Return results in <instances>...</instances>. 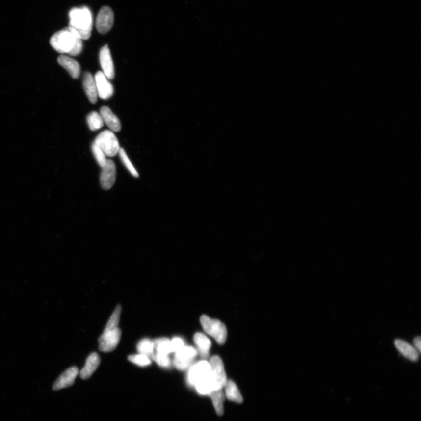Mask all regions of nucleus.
I'll return each mask as SVG.
<instances>
[{
	"mask_svg": "<svg viewBox=\"0 0 421 421\" xmlns=\"http://www.w3.org/2000/svg\"><path fill=\"white\" fill-rule=\"evenodd\" d=\"M50 44L58 53L76 56L83 50V42L74 29L70 28L60 30L52 36Z\"/></svg>",
	"mask_w": 421,
	"mask_h": 421,
	"instance_id": "obj_1",
	"label": "nucleus"
},
{
	"mask_svg": "<svg viewBox=\"0 0 421 421\" xmlns=\"http://www.w3.org/2000/svg\"><path fill=\"white\" fill-rule=\"evenodd\" d=\"M69 27L77 32L82 40L90 39L93 29L92 14L87 7L73 8L69 13Z\"/></svg>",
	"mask_w": 421,
	"mask_h": 421,
	"instance_id": "obj_2",
	"label": "nucleus"
},
{
	"mask_svg": "<svg viewBox=\"0 0 421 421\" xmlns=\"http://www.w3.org/2000/svg\"><path fill=\"white\" fill-rule=\"evenodd\" d=\"M210 371L209 363L203 361L191 366L188 371L189 384L196 387L197 391L201 395H209L212 391Z\"/></svg>",
	"mask_w": 421,
	"mask_h": 421,
	"instance_id": "obj_3",
	"label": "nucleus"
},
{
	"mask_svg": "<svg viewBox=\"0 0 421 421\" xmlns=\"http://www.w3.org/2000/svg\"><path fill=\"white\" fill-rule=\"evenodd\" d=\"M200 322L204 331L214 338L216 342L219 344L225 343L227 338V329L223 323L205 315L201 317Z\"/></svg>",
	"mask_w": 421,
	"mask_h": 421,
	"instance_id": "obj_4",
	"label": "nucleus"
},
{
	"mask_svg": "<svg viewBox=\"0 0 421 421\" xmlns=\"http://www.w3.org/2000/svg\"><path fill=\"white\" fill-rule=\"evenodd\" d=\"M94 143L108 157H115L120 149L117 137L112 131L109 130H105L101 132L96 137Z\"/></svg>",
	"mask_w": 421,
	"mask_h": 421,
	"instance_id": "obj_5",
	"label": "nucleus"
},
{
	"mask_svg": "<svg viewBox=\"0 0 421 421\" xmlns=\"http://www.w3.org/2000/svg\"><path fill=\"white\" fill-rule=\"evenodd\" d=\"M209 364L210 368V376L212 383V391L222 390L228 381L223 362L219 356H214L210 359Z\"/></svg>",
	"mask_w": 421,
	"mask_h": 421,
	"instance_id": "obj_6",
	"label": "nucleus"
},
{
	"mask_svg": "<svg viewBox=\"0 0 421 421\" xmlns=\"http://www.w3.org/2000/svg\"><path fill=\"white\" fill-rule=\"evenodd\" d=\"M197 351L193 347L184 346L176 352L173 365L179 370H185L190 368L197 356Z\"/></svg>",
	"mask_w": 421,
	"mask_h": 421,
	"instance_id": "obj_7",
	"label": "nucleus"
},
{
	"mask_svg": "<svg viewBox=\"0 0 421 421\" xmlns=\"http://www.w3.org/2000/svg\"><path fill=\"white\" fill-rule=\"evenodd\" d=\"M121 336V331L118 328L104 331L99 339V349L105 353L112 352L118 346Z\"/></svg>",
	"mask_w": 421,
	"mask_h": 421,
	"instance_id": "obj_8",
	"label": "nucleus"
},
{
	"mask_svg": "<svg viewBox=\"0 0 421 421\" xmlns=\"http://www.w3.org/2000/svg\"><path fill=\"white\" fill-rule=\"evenodd\" d=\"M114 14L110 7L105 6L100 9L96 18V26L97 31L101 34L108 33L114 25Z\"/></svg>",
	"mask_w": 421,
	"mask_h": 421,
	"instance_id": "obj_9",
	"label": "nucleus"
},
{
	"mask_svg": "<svg viewBox=\"0 0 421 421\" xmlns=\"http://www.w3.org/2000/svg\"><path fill=\"white\" fill-rule=\"evenodd\" d=\"M100 174V184L104 190L111 189L115 182L117 176V169L115 164L112 160L108 159L105 166L102 168Z\"/></svg>",
	"mask_w": 421,
	"mask_h": 421,
	"instance_id": "obj_10",
	"label": "nucleus"
},
{
	"mask_svg": "<svg viewBox=\"0 0 421 421\" xmlns=\"http://www.w3.org/2000/svg\"><path fill=\"white\" fill-rule=\"evenodd\" d=\"M94 79H95L97 93L100 98L103 100L110 98L114 94V87L104 73L101 71L97 72L94 76Z\"/></svg>",
	"mask_w": 421,
	"mask_h": 421,
	"instance_id": "obj_11",
	"label": "nucleus"
},
{
	"mask_svg": "<svg viewBox=\"0 0 421 421\" xmlns=\"http://www.w3.org/2000/svg\"><path fill=\"white\" fill-rule=\"evenodd\" d=\"M101 66L103 70L104 74L109 80H112L115 76L114 63L111 57L110 50L108 45H105L101 49L99 54Z\"/></svg>",
	"mask_w": 421,
	"mask_h": 421,
	"instance_id": "obj_12",
	"label": "nucleus"
},
{
	"mask_svg": "<svg viewBox=\"0 0 421 421\" xmlns=\"http://www.w3.org/2000/svg\"><path fill=\"white\" fill-rule=\"evenodd\" d=\"M78 374L79 369L75 366L67 369L54 383L53 387V390L57 391V390L67 388V387L72 386Z\"/></svg>",
	"mask_w": 421,
	"mask_h": 421,
	"instance_id": "obj_13",
	"label": "nucleus"
},
{
	"mask_svg": "<svg viewBox=\"0 0 421 421\" xmlns=\"http://www.w3.org/2000/svg\"><path fill=\"white\" fill-rule=\"evenodd\" d=\"M83 84L84 90L88 100L91 103L95 104L98 99L95 79L90 72H85L83 76Z\"/></svg>",
	"mask_w": 421,
	"mask_h": 421,
	"instance_id": "obj_14",
	"label": "nucleus"
},
{
	"mask_svg": "<svg viewBox=\"0 0 421 421\" xmlns=\"http://www.w3.org/2000/svg\"><path fill=\"white\" fill-rule=\"evenodd\" d=\"M100 114L102 116L104 123H105L112 131L119 132L121 130L120 120L108 106H104L100 109Z\"/></svg>",
	"mask_w": 421,
	"mask_h": 421,
	"instance_id": "obj_15",
	"label": "nucleus"
},
{
	"mask_svg": "<svg viewBox=\"0 0 421 421\" xmlns=\"http://www.w3.org/2000/svg\"><path fill=\"white\" fill-rule=\"evenodd\" d=\"M57 62L69 72L72 78L77 79L80 76V65L77 61L69 56L61 55L58 57Z\"/></svg>",
	"mask_w": 421,
	"mask_h": 421,
	"instance_id": "obj_16",
	"label": "nucleus"
},
{
	"mask_svg": "<svg viewBox=\"0 0 421 421\" xmlns=\"http://www.w3.org/2000/svg\"><path fill=\"white\" fill-rule=\"evenodd\" d=\"M100 363V359L98 354L91 353L88 357L84 367L80 371V376L81 379L86 380L92 376L94 372L98 368Z\"/></svg>",
	"mask_w": 421,
	"mask_h": 421,
	"instance_id": "obj_17",
	"label": "nucleus"
},
{
	"mask_svg": "<svg viewBox=\"0 0 421 421\" xmlns=\"http://www.w3.org/2000/svg\"><path fill=\"white\" fill-rule=\"evenodd\" d=\"M395 345L402 355L411 361L416 362L419 359V353L415 347L403 340H396Z\"/></svg>",
	"mask_w": 421,
	"mask_h": 421,
	"instance_id": "obj_18",
	"label": "nucleus"
},
{
	"mask_svg": "<svg viewBox=\"0 0 421 421\" xmlns=\"http://www.w3.org/2000/svg\"><path fill=\"white\" fill-rule=\"evenodd\" d=\"M194 342L198 347L200 355L203 357L209 356V351L211 347V342L205 335L198 332L194 335Z\"/></svg>",
	"mask_w": 421,
	"mask_h": 421,
	"instance_id": "obj_19",
	"label": "nucleus"
},
{
	"mask_svg": "<svg viewBox=\"0 0 421 421\" xmlns=\"http://www.w3.org/2000/svg\"><path fill=\"white\" fill-rule=\"evenodd\" d=\"M225 395L229 400L242 403L243 397L236 384L232 380L227 381L225 386Z\"/></svg>",
	"mask_w": 421,
	"mask_h": 421,
	"instance_id": "obj_20",
	"label": "nucleus"
},
{
	"mask_svg": "<svg viewBox=\"0 0 421 421\" xmlns=\"http://www.w3.org/2000/svg\"><path fill=\"white\" fill-rule=\"evenodd\" d=\"M209 395L211 398L216 414L218 416H222L224 413L223 404L225 400V395L222 392V389L213 390L210 393Z\"/></svg>",
	"mask_w": 421,
	"mask_h": 421,
	"instance_id": "obj_21",
	"label": "nucleus"
},
{
	"mask_svg": "<svg viewBox=\"0 0 421 421\" xmlns=\"http://www.w3.org/2000/svg\"><path fill=\"white\" fill-rule=\"evenodd\" d=\"M137 350L140 355H144L151 358L154 354L155 346L153 341L149 339H143L139 341L137 345Z\"/></svg>",
	"mask_w": 421,
	"mask_h": 421,
	"instance_id": "obj_22",
	"label": "nucleus"
},
{
	"mask_svg": "<svg viewBox=\"0 0 421 421\" xmlns=\"http://www.w3.org/2000/svg\"><path fill=\"white\" fill-rule=\"evenodd\" d=\"M155 350L157 353L161 355H168L172 352L171 348L170 341L166 338H158L153 341Z\"/></svg>",
	"mask_w": 421,
	"mask_h": 421,
	"instance_id": "obj_23",
	"label": "nucleus"
},
{
	"mask_svg": "<svg viewBox=\"0 0 421 421\" xmlns=\"http://www.w3.org/2000/svg\"><path fill=\"white\" fill-rule=\"evenodd\" d=\"M87 124L90 129L97 131L102 128L104 126V121L102 116L96 111L91 112L87 117Z\"/></svg>",
	"mask_w": 421,
	"mask_h": 421,
	"instance_id": "obj_24",
	"label": "nucleus"
},
{
	"mask_svg": "<svg viewBox=\"0 0 421 421\" xmlns=\"http://www.w3.org/2000/svg\"><path fill=\"white\" fill-rule=\"evenodd\" d=\"M121 313V307L120 305H118L116 307L107 323H106L105 331H104L112 330V329L118 328L119 322H120Z\"/></svg>",
	"mask_w": 421,
	"mask_h": 421,
	"instance_id": "obj_25",
	"label": "nucleus"
},
{
	"mask_svg": "<svg viewBox=\"0 0 421 421\" xmlns=\"http://www.w3.org/2000/svg\"><path fill=\"white\" fill-rule=\"evenodd\" d=\"M118 154L119 155H120L122 162H123L127 169L129 171L131 175L133 177H135V178H138V172H137L135 167H133L132 163L131 162L130 158H128V155H127L126 152L124 150V149L120 148V150H119Z\"/></svg>",
	"mask_w": 421,
	"mask_h": 421,
	"instance_id": "obj_26",
	"label": "nucleus"
},
{
	"mask_svg": "<svg viewBox=\"0 0 421 421\" xmlns=\"http://www.w3.org/2000/svg\"><path fill=\"white\" fill-rule=\"evenodd\" d=\"M91 149H92L94 158H95L97 163L99 164L100 167L103 168V167L105 165L106 161H107L108 160L107 158H106L105 155L104 153L102 150H101L98 146L94 144V143H93L92 146H91Z\"/></svg>",
	"mask_w": 421,
	"mask_h": 421,
	"instance_id": "obj_27",
	"label": "nucleus"
},
{
	"mask_svg": "<svg viewBox=\"0 0 421 421\" xmlns=\"http://www.w3.org/2000/svg\"><path fill=\"white\" fill-rule=\"evenodd\" d=\"M128 361L140 366H146L151 364V359L148 357L140 355H130Z\"/></svg>",
	"mask_w": 421,
	"mask_h": 421,
	"instance_id": "obj_28",
	"label": "nucleus"
},
{
	"mask_svg": "<svg viewBox=\"0 0 421 421\" xmlns=\"http://www.w3.org/2000/svg\"><path fill=\"white\" fill-rule=\"evenodd\" d=\"M151 358L161 367L169 368L171 365V361L168 355H161V354L154 353L151 356Z\"/></svg>",
	"mask_w": 421,
	"mask_h": 421,
	"instance_id": "obj_29",
	"label": "nucleus"
},
{
	"mask_svg": "<svg viewBox=\"0 0 421 421\" xmlns=\"http://www.w3.org/2000/svg\"><path fill=\"white\" fill-rule=\"evenodd\" d=\"M170 344L172 352L175 353L184 346V342L180 338H173L172 341H170Z\"/></svg>",
	"mask_w": 421,
	"mask_h": 421,
	"instance_id": "obj_30",
	"label": "nucleus"
},
{
	"mask_svg": "<svg viewBox=\"0 0 421 421\" xmlns=\"http://www.w3.org/2000/svg\"><path fill=\"white\" fill-rule=\"evenodd\" d=\"M421 337H418L414 338V347L417 350V352L419 353H421Z\"/></svg>",
	"mask_w": 421,
	"mask_h": 421,
	"instance_id": "obj_31",
	"label": "nucleus"
}]
</instances>
